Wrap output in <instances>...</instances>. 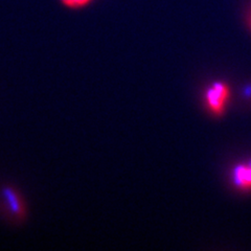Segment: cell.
Segmentation results:
<instances>
[{
    "label": "cell",
    "mask_w": 251,
    "mask_h": 251,
    "mask_svg": "<svg viewBox=\"0 0 251 251\" xmlns=\"http://www.w3.org/2000/svg\"><path fill=\"white\" fill-rule=\"evenodd\" d=\"M230 90L228 85L223 82H215L206 90L205 101L208 109L215 115L223 114Z\"/></svg>",
    "instance_id": "obj_1"
},
{
    "label": "cell",
    "mask_w": 251,
    "mask_h": 251,
    "mask_svg": "<svg viewBox=\"0 0 251 251\" xmlns=\"http://www.w3.org/2000/svg\"><path fill=\"white\" fill-rule=\"evenodd\" d=\"M233 184L240 190H251V167L249 164H237L232 170Z\"/></svg>",
    "instance_id": "obj_2"
},
{
    "label": "cell",
    "mask_w": 251,
    "mask_h": 251,
    "mask_svg": "<svg viewBox=\"0 0 251 251\" xmlns=\"http://www.w3.org/2000/svg\"><path fill=\"white\" fill-rule=\"evenodd\" d=\"M92 0H61V2L64 4L68 9L78 10L87 6Z\"/></svg>",
    "instance_id": "obj_3"
},
{
    "label": "cell",
    "mask_w": 251,
    "mask_h": 251,
    "mask_svg": "<svg viewBox=\"0 0 251 251\" xmlns=\"http://www.w3.org/2000/svg\"><path fill=\"white\" fill-rule=\"evenodd\" d=\"M249 23H250V26H251V13H250V16H249Z\"/></svg>",
    "instance_id": "obj_4"
},
{
    "label": "cell",
    "mask_w": 251,
    "mask_h": 251,
    "mask_svg": "<svg viewBox=\"0 0 251 251\" xmlns=\"http://www.w3.org/2000/svg\"><path fill=\"white\" fill-rule=\"evenodd\" d=\"M248 164H249V166H250V167H251V160H250V161H249V163H248Z\"/></svg>",
    "instance_id": "obj_5"
}]
</instances>
